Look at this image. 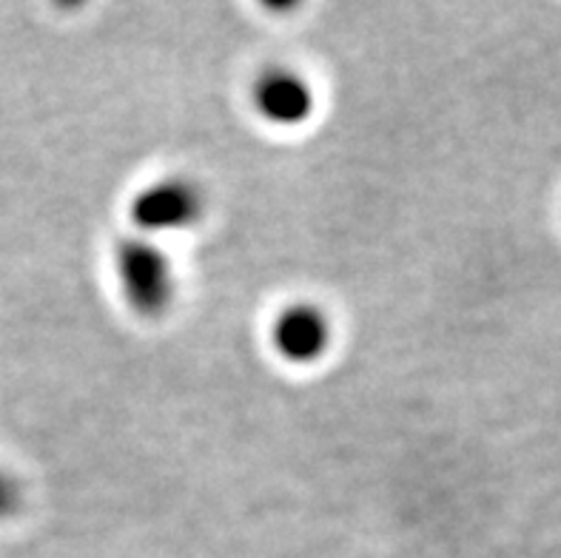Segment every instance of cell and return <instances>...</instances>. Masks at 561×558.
I'll return each mask as SVG.
<instances>
[{
  "mask_svg": "<svg viewBox=\"0 0 561 558\" xmlns=\"http://www.w3.org/2000/svg\"><path fill=\"white\" fill-rule=\"evenodd\" d=\"M114 276L123 303L142 319H160L178 299V271L165 248L146 237H128L114 251Z\"/></svg>",
  "mask_w": 561,
  "mask_h": 558,
  "instance_id": "1",
  "label": "cell"
},
{
  "mask_svg": "<svg viewBox=\"0 0 561 558\" xmlns=\"http://www.w3.org/2000/svg\"><path fill=\"white\" fill-rule=\"evenodd\" d=\"M206 214V197L194 180L163 178L142 185L128 200V219L137 237L157 240L171 234L192 231Z\"/></svg>",
  "mask_w": 561,
  "mask_h": 558,
  "instance_id": "2",
  "label": "cell"
},
{
  "mask_svg": "<svg viewBox=\"0 0 561 558\" xmlns=\"http://www.w3.org/2000/svg\"><path fill=\"white\" fill-rule=\"evenodd\" d=\"M271 348L288 365L311 368L334 345V322L313 303H291L271 322Z\"/></svg>",
  "mask_w": 561,
  "mask_h": 558,
  "instance_id": "3",
  "label": "cell"
},
{
  "mask_svg": "<svg viewBox=\"0 0 561 558\" xmlns=\"http://www.w3.org/2000/svg\"><path fill=\"white\" fill-rule=\"evenodd\" d=\"M251 103L268 126L299 128L306 126L317 112V89L302 71L274 66L254 80Z\"/></svg>",
  "mask_w": 561,
  "mask_h": 558,
  "instance_id": "4",
  "label": "cell"
},
{
  "mask_svg": "<svg viewBox=\"0 0 561 558\" xmlns=\"http://www.w3.org/2000/svg\"><path fill=\"white\" fill-rule=\"evenodd\" d=\"M23 508V490L21 481L9 474L7 467H0V522H9L21 513Z\"/></svg>",
  "mask_w": 561,
  "mask_h": 558,
  "instance_id": "5",
  "label": "cell"
}]
</instances>
